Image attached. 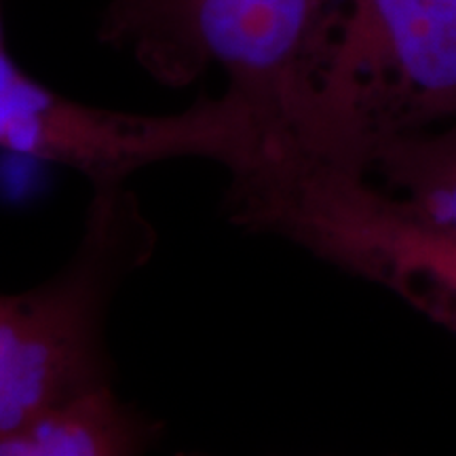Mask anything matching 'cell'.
Here are the masks:
<instances>
[{"instance_id": "cell-6", "label": "cell", "mask_w": 456, "mask_h": 456, "mask_svg": "<svg viewBox=\"0 0 456 456\" xmlns=\"http://www.w3.org/2000/svg\"><path fill=\"white\" fill-rule=\"evenodd\" d=\"M159 433L161 425L102 385L0 437V456H129L144 452Z\"/></svg>"}, {"instance_id": "cell-7", "label": "cell", "mask_w": 456, "mask_h": 456, "mask_svg": "<svg viewBox=\"0 0 456 456\" xmlns=\"http://www.w3.org/2000/svg\"><path fill=\"white\" fill-rule=\"evenodd\" d=\"M366 180L383 188L456 235V121L387 148Z\"/></svg>"}, {"instance_id": "cell-1", "label": "cell", "mask_w": 456, "mask_h": 456, "mask_svg": "<svg viewBox=\"0 0 456 456\" xmlns=\"http://www.w3.org/2000/svg\"><path fill=\"white\" fill-rule=\"evenodd\" d=\"M326 0H110L100 41L167 87L222 72L245 165L231 178V216L252 214L305 167L309 66Z\"/></svg>"}, {"instance_id": "cell-5", "label": "cell", "mask_w": 456, "mask_h": 456, "mask_svg": "<svg viewBox=\"0 0 456 456\" xmlns=\"http://www.w3.org/2000/svg\"><path fill=\"white\" fill-rule=\"evenodd\" d=\"M262 231L383 283L456 336V235L366 178L305 180L271 209Z\"/></svg>"}, {"instance_id": "cell-3", "label": "cell", "mask_w": 456, "mask_h": 456, "mask_svg": "<svg viewBox=\"0 0 456 456\" xmlns=\"http://www.w3.org/2000/svg\"><path fill=\"white\" fill-rule=\"evenodd\" d=\"M155 245V228L125 182L95 186L64 269L28 292L0 294V437L66 399L112 385L108 309Z\"/></svg>"}, {"instance_id": "cell-4", "label": "cell", "mask_w": 456, "mask_h": 456, "mask_svg": "<svg viewBox=\"0 0 456 456\" xmlns=\"http://www.w3.org/2000/svg\"><path fill=\"white\" fill-rule=\"evenodd\" d=\"M0 148L28 161L70 165L94 186L125 182L169 159H209L231 178L245 163L241 121L222 95L174 114L83 106L28 77L7 49L0 51Z\"/></svg>"}, {"instance_id": "cell-2", "label": "cell", "mask_w": 456, "mask_h": 456, "mask_svg": "<svg viewBox=\"0 0 456 456\" xmlns=\"http://www.w3.org/2000/svg\"><path fill=\"white\" fill-rule=\"evenodd\" d=\"M452 121L456 0H326L296 184L317 174L363 178L389 146Z\"/></svg>"}, {"instance_id": "cell-8", "label": "cell", "mask_w": 456, "mask_h": 456, "mask_svg": "<svg viewBox=\"0 0 456 456\" xmlns=\"http://www.w3.org/2000/svg\"><path fill=\"white\" fill-rule=\"evenodd\" d=\"M4 47V43H3V24H0V49Z\"/></svg>"}]
</instances>
